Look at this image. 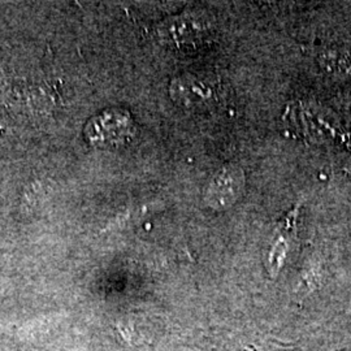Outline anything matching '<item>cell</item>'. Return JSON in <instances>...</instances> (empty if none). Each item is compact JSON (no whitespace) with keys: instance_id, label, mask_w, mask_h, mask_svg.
<instances>
[{"instance_id":"4","label":"cell","mask_w":351,"mask_h":351,"mask_svg":"<svg viewBox=\"0 0 351 351\" xmlns=\"http://www.w3.org/2000/svg\"><path fill=\"white\" fill-rule=\"evenodd\" d=\"M207 27V24L197 14H182L167 20L159 26V32L167 42H175L178 46H182L193 38L199 37Z\"/></svg>"},{"instance_id":"2","label":"cell","mask_w":351,"mask_h":351,"mask_svg":"<svg viewBox=\"0 0 351 351\" xmlns=\"http://www.w3.org/2000/svg\"><path fill=\"white\" fill-rule=\"evenodd\" d=\"M295 121L303 137L315 143L346 142L348 136L337 119L324 108L315 104H301L295 108Z\"/></svg>"},{"instance_id":"3","label":"cell","mask_w":351,"mask_h":351,"mask_svg":"<svg viewBox=\"0 0 351 351\" xmlns=\"http://www.w3.org/2000/svg\"><path fill=\"white\" fill-rule=\"evenodd\" d=\"M245 188L243 171L233 164L223 167L211 181H208L203 193L206 204L215 210H224L239 201Z\"/></svg>"},{"instance_id":"5","label":"cell","mask_w":351,"mask_h":351,"mask_svg":"<svg viewBox=\"0 0 351 351\" xmlns=\"http://www.w3.org/2000/svg\"><path fill=\"white\" fill-rule=\"evenodd\" d=\"M211 90L194 77H180L172 84V95L186 106L201 104L210 99Z\"/></svg>"},{"instance_id":"6","label":"cell","mask_w":351,"mask_h":351,"mask_svg":"<svg viewBox=\"0 0 351 351\" xmlns=\"http://www.w3.org/2000/svg\"><path fill=\"white\" fill-rule=\"evenodd\" d=\"M319 62L326 72L351 80V50H326Z\"/></svg>"},{"instance_id":"1","label":"cell","mask_w":351,"mask_h":351,"mask_svg":"<svg viewBox=\"0 0 351 351\" xmlns=\"http://www.w3.org/2000/svg\"><path fill=\"white\" fill-rule=\"evenodd\" d=\"M136 134V124L125 110H107L90 119L85 138L94 147L111 149L123 146Z\"/></svg>"}]
</instances>
